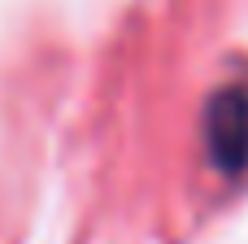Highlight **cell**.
<instances>
[{
    "label": "cell",
    "instance_id": "6da1fadb",
    "mask_svg": "<svg viewBox=\"0 0 248 244\" xmlns=\"http://www.w3.org/2000/svg\"><path fill=\"white\" fill-rule=\"evenodd\" d=\"M205 140H209L214 166H222L227 175H235L248 162V96L240 87H227V92H218L209 100Z\"/></svg>",
    "mask_w": 248,
    "mask_h": 244
}]
</instances>
